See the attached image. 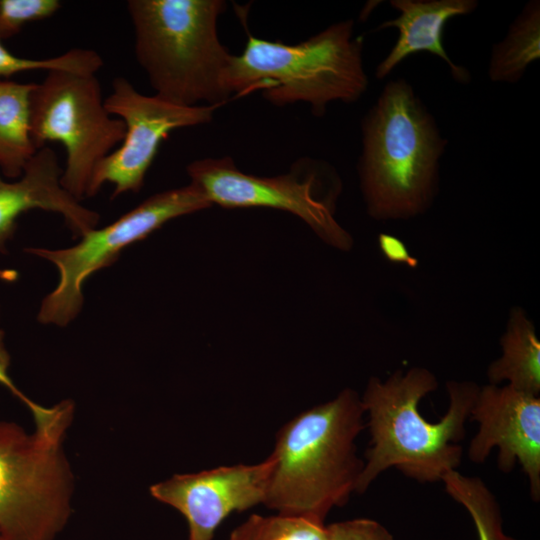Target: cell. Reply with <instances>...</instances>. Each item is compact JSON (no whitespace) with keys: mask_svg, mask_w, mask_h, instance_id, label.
I'll return each mask as SVG.
<instances>
[{"mask_svg":"<svg viewBox=\"0 0 540 540\" xmlns=\"http://www.w3.org/2000/svg\"><path fill=\"white\" fill-rule=\"evenodd\" d=\"M435 375L424 367L398 370L385 381L371 377L361 396L371 440L355 493H364L374 480L394 467L421 483L442 481L460 465V441L479 391L471 381H449L447 412L438 422L427 421L419 402L437 389Z\"/></svg>","mask_w":540,"mask_h":540,"instance_id":"obj_1","label":"cell"},{"mask_svg":"<svg viewBox=\"0 0 540 540\" xmlns=\"http://www.w3.org/2000/svg\"><path fill=\"white\" fill-rule=\"evenodd\" d=\"M357 162L369 216L407 220L425 213L439 190L448 140L405 78L388 81L361 121Z\"/></svg>","mask_w":540,"mask_h":540,"instance_id":"obj_2","label":"cell"},{"mask_svg":"<svg viewBox=\"0 0 540 540\" xmlns=\"http://www.w3.org/2000/svg\"><path fill=\"white\" fill-rule=\"evenodd\" d=\"M361 397L350 388L313 406L277 432L264 504L279 515L324 524L345 505L363 469L356 439L365 428Z\"/></svg>","mask_w":540,"mask_h":540,"instance_id":"obj_3","label":"cell"},{"mask_svg":"<svg viewBox=\"0 0 540 540\" xmlns=\"http://www.w3.org/2000/svg\"><path fill=\"white\" fill-rule=\"evenodd\" d=\"M135 57L154 95L180 106L221 107L233 54L220 42L223 0H129Z\"/></svg>","mask_w":540,"mask_h":540,"instance_id":"obj_4","label":"cell"},{"mask_svg":"<svg viewBox=\"0 0 540 540\" xmlns=\"http://www.w3.org/2000/svg\"><path fill=\"white\" fill-rule=\"evenodd\" d=\"M369 85L363 64V37L354 20L336 22L308 39L286 44L248 33L228 73L231 96L260 92L275 106L298 102L322 117L330 103H354Z\"/></svg>","mask_w":540,"mask_h":540,"instance_id":"obj_5","label":"cell"},{"mask_svg":"<svg viewBox=\"0 0 540 540\" xmlns=\"http://www.w3.org/2000/svg\"><path fill=\"white\" fill-rule=\"evenodd\" d=\"M74 414L63 400L32 414L28 434L0 420V533L4 540H55L71 514L73 476L62 443Z\"/></svg>","mask_w":540,"mask_h":540,"instance_id":"obj_6","label":"cell"},{"mask_svg":"<svg viewBox=\"0 0 540 540\" xmlns=\"http://www.w3.org/2000/svg\"><path fill=\"white\" fill-rule=\"evenodd\" d=\"M30 133L37 150L48 142L64 147L60 182L80 201L98 164L122 142L125 126L106 109L96 74L52 70L31 92Z\"/></svg>","mask_w":540,"mask_h":540,"instance_id":"obj_7","label":"cell"},{"mask_svg":"<svg viewBox=\"0 0 540 540\" xmlns=\"http://www.w3.org/2000/svg\"><path fill=\"white\" fill-rule=\"evenodd\" d=\"M210 206L204 192L190 182L148 197L111 224L90 230L73 247L25 249L52 262L59 272L57 286L41 303L38 321L68 325L82 309V286L91 274L110 266L125 247L146 238L168 221Z\"/></svg>","mask_w":540,"mask_h":540,"instance_id":"obj_8","label":"cell"},{"mask_svg":"<svg viewBox=\"0 0 540 540\" xmlns=\"http://www.w3.org/2000/svg\"><path fill=\"white\" fill-rule=\"evenodd\" d=\"M333 171L310 158L299 159L287 174L259 177L239 170L231 157L203 158L187 174L208 201L225 208L266 207L302 219L327 244L348 250L352 238L334 217L338 192L325 193L323 179Z\"/></svg>","mask_w":540,"mask_h":540,"instance_id":"obj_9","label":"cell"},{"mask_svg":"<svg viewBox=\"0 0 540 540\" xmlns=\"http://www.w3.org/2000/svg\"><path fill=\"white\" fill-rule=\"evenodd\" d=\"M110 114L125 126L122 142L96 167L86 197L95 196L105 183L114 185L112 198L141 190L161 143L176 129L211 122L216 106H180L139 92L125 77L112 81L105 98Z\"/></svg>","mask_w":540,"mask_h":540,"instance_id":"obj_10","label":"cell"},{"mask_svg":"<svg viewBox=\"0 0 540 540\" xmlns=\"http://www.w3.org/2000/svg\"><path fill=\"white\" fill-rule=\"evenodd\" d=\"M275 459L255 464L220 466L175 474L149 488L156 500L180 512L188 524V540H212L233 512L264 504Z\"/></svg>","mask_w":540,"mask_h":540,"instance_id":"obj_11","label":"cell"},{"mask_svg":"<svg viewBox=\"0 0 540 540\" xmlns=\"http://www.w3.org/2000/svg\"><path fill=\"white\" fill-rule=\"evenodd\" d=\"M478 430L469 442L467 455L483 463L498 448V468L508 473L521 465L531 498L540 500V397L509 385L487 384L479 388L470 418Z\"/></svg>","mask_w":540,"mask_h":540,"instance_id":"obj_12","label":"cell"},{"mask_svg":"<svg viewBox=\"0 0 540 540\" xmlns=\"http://www.w3.org/2000/svg\"><path fill=\"white\" fill-rule=\"evenodd\" d=\"M61 174L56 152L45 146L30 159L18 180L6 181L0 175V253H7L6 243L14 235L18 217L31 209L61 215L73 237L96 228L100 215L62 187Z\"/></svg>","mask_w":540,"mask_h":540,"instance_id":"obj_13","label":"cell"},{"mask_svg":"<svg viewBox=\"0 0 540 540\" xmlns=\"http://www.w3.org/2000/svg\"><path fill=\"white\" fill-rule=\"evenodd\" d=\"M399 12L394 19L382 22L377 29L396 28L398 37L387 55L375 68V77L386 78L407 57L427 52L439 57L460 84L471 81L469 71L448 56L443 45L445 24L457 16L469 15L478 7L476 0H391Z\"/></svg>","mask_w":540,"mask_h":540,"instance_id":"obj_14","label":"cell"},{"mask_svg":"<svg viewBox=\"0 0 540 540\" xmlns=\"http://www.w3.org/2000/svg\"><path fill=\"white\" fill-rule=\"evenodd\" d=\"M500 344L502 355L487 369L489 384L505 381L518 391L539 396L540 342L522 308L511 310Z\"/></svg>","mask_w":540,"mask_h":540,"instance_id":"obj_15","label":"cell"},{"mask_svg":"<svg viewBox=\"0 0 540 540\" xmlns=\"http://www.w3.org/2000/svg\"><path fill=\"white\" fill-rule=\"evenodd\" d=\"M35 83L0 79V172L17 179L38 151L30 133V97Z\"/></svg>","mask_w":540,"mask_h":540,"instance_id":"obj_16","label":"cell"},{"mask_svg":"<svg viewBox=\"0 0 540 540\" xmlns=\"http://www.w3.org/2000/svg\"><path fill=\"white\" fill-rule=\"evenodd\" d=\"M540 58V1L530 0L509 26L506 36L495 43L488 64L492 82L515 84Z\"/></svg>","mask_w":540,"mask_h":540,"instance_id":"obj_17","label":"cell"},{"mask_svg":"<svg viewBox=\"0 0 540 540\" xmlns=\"http://www.w3.org/2000/svg\"><path fill=\"white\" fill-rule=\"evenodd\" d=\"M441 482L447 494L471 516L479 540H518L504 533L500 506L481 478L452 470L444 475Z\"/></svg>","mask_w":540,"mask_h":540,"instance_id":"obj_18","label":"cell"},{"mask_svg":"<svg viewBox=\"0 0 540 540\" xmlns=\"http://www.w3.org/2000/svg\"><path fill=\"white\" fill-rule=\"evenodd\" d=\"M323 523L279 514L250 515L227 540H325Z\"/></svg>","mask_w":540,"mask_h":540,"instance_id":"obj_19","label":"cell"},{"mask_svg":"<svg viewBox=\"0 0 540 540\" xmlns=\"http://www.w3.org/2000/svg\"><path fill=\"white\" fill-rule=\"evenodd\" d=\"M103 59L92 49L74 48L65 53L45 59H29L14 55L0 40V79L26 71L67 70L84 74H96L103 66Z\"/></svg>","mask_w":540,"mask_h":540,"instance_id":"obj_20","label":"cell"},{"mask_svg":"<svg viewBox=\"0 0 540 540\" xmlns=\"http://www.w3.org/2000/svg\"><path fill=\"white\" fill-rule=\"evenodd\" d=\"M61 6L59 0H0V40L15 36L28 23L53 16Z\"/></svg>","mask_w":540,"mask_h":540,"instance_id":"obj_21","label":"cell"},{"mask_svg":"<svg viewBox=\"0 0 540 540\" xmlns=\"http://www.w3.org/2000/svg\"><path fill=\"white\" fill-rule=\"evenodd\" d=\"M325 540H395L376 520L356 518L334 522L324 527Z\"/></svg>","mask_w":540,"mask_h":540,"instance_id":"obj_22","label":"cell"},{"mask_svg":"<svg viewBox=\"0 0 540 540\" xmlns=\"http://www.w3.org/2000/svg\"><path fill=\"white\" fill-rule=\"evenodd\" d=\"M378 243L383 255L390 262L402 263L411 268L417 267L418 260L410 255L406 245L399 238L380 233Z\"/></svg>","mask_w":540,"mask_h":540,"instance_id":"obj_23","label":"cell"},{"mask_svg":"<svg viewBox=\"0 0 540 540\" xmlns=\"http://www.w3.org/2000/svg\"><path fill=\"white\" fill-rule=\"evenodd\" d=\"M10 365V356L4 344V332L0 330V384L5 386L12 394L18 397L31 411L37 403L26 397L13 383L8 375V367Z\"/></svg>","mask_w":540,"mask_h":540,"instance_id":"obj_24","label":"cell"},{"mask_svg":"<svg viewBox=\"0 0 540 540\" xmlns=\"http://www.w3.org/2000/svg\"><path fill=\"white\" fill-rule=\"evenodd\" d=\"M18 278V272L13 269H0V280L13 282Z\"/></svg>","mask_w":540,"mask_h":540,"instance_id":"obj_25","label":"cell"},{"mask_svg":"<svg viewBox=\"0 0 540 540\" xmlns=\"http://www.w3.org/2000/svg\"><path fill=\"white\" fill-rule=\"evenodd\" d=\"M0 540H4L3 537H2V535H1V533H0Z\"/></svg>","mask_w":540,"mask_h":540,"instance_id":"obj_26","label":"cell"}]
</instances>
